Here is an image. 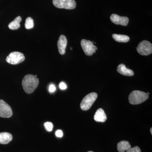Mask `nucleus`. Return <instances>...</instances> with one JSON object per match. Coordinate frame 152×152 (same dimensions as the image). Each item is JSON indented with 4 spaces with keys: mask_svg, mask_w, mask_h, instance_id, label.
<instances>
[{
    "mask_svg": "<svg viewBox=\"0 0 152 152\" xmlns=\"http://www.w3.org/2000/svg\"><path fill=\"white\" fill-rule=\"evenodd\" d=\"M39 84V79L32 75H27L24 77L22 86L25 92L31 94L34 92Z\"/></svg>",
    "mask_w": 152,
    "mask_h": 152,
    "instance_id": "1",
    "label": "nucleus"
},
{
    "mask_svg": "<svg viewBox=\"0 0 152 152\" xmlns=\"http://www.w3.org/2000/svg\"><path fill=\"white\" fill-rule=\"evenodd\" d=\"M149 98V96L147 93L142 91H134L130 94L129 100L132 104H139L144 102Z\"/></svg>",
    "mask_w": 152,
    "mask_h": 152,
    "instance_id": "2",
    "label": "nucleus"
},
{
    "mask_svg": "<svg viewBox=\"0 0 152 152\" xmlns=\"http://www.w3.org/2000/svg\"><path fill=\"white\" fill-rule=\"evenodd\" d=\"M97 97V94L95 92L91 93L86 95L82 100L80 104L81 109L84 111L89 110Z\"/></svg>",
    "mask_w": 152,
    "mask_h": 152,
    "instance_id": "3",
    "label": "nucleus"
},
{
    "mask_svg": "<svg viewBox=\"0 0 152 152\" xmlns=\"http://www.w3.org/2000/svg\"><path fill=\"white\" fill-rule=\"evenodd\" d=\"M25 56L23 53L13 52L10 53L6 58V61L12 65H17L23 63L25 60Z\"/></svg>",
    "mask_w": 152,
    "mask_h": 152,
    "instance_id": "4",
    "label": "nucleus"
},
{
    "mask_svg": "<svg viewBox=\"0 0 152 152\" xmlns=\"http://www.w3.org/2000/svg\"><path fill=\"white\" fill-rule=\"evenodd\" d=\"M53 3L58 8L66 10H73L77 6L75 0H53Z\"/></svg>",
    "mask_w": 152,
    "mask_h": 152,
    "instance_id": "5",
    "label": "nucleus"
},
{
    "mask_svg": "<svg viewBox=\"0 0 152 152\" xmlns=\"http://www.w3.org/2000/svg\"><path fill=\"white\" fill-rule=\"evenodd\" d=\"M137 51L142 56H148L152 53V45L149 41L144 40L139 44Z\"/></svg>",
    "mask_w": 152,
    "mask_h": 152,
    "instance_id": "6",
    "label": "nucleus"
},
{
    "mask_svg": "<svg viewBox=\"0 0 152 152\" xmlns=\"http://www.w3.org/2000/svg\"><path fill=\"white\" fill-rule=\"evenodd\" d=\"M81 45L85 54L88 56H92L97 50V48L94 45L93 42L85 39L81 41Z\"/></svg>",
    "mask_w": 152,
    "mask_h": 152,
    "instance_id": "7",
    "label": "nucleus"
},
{
    "mask_svg": "<svg viewBox=\"0 0 152 152\" xmlns=\"http://www.w3.org/2000/svg\"><path fill=\"white\" fill-rule=\"evenodd\" d=\"M13 115L10 106L3 100H0V117L9 118Z\"/></svg>",
    "mask_w": 152,
    "mask_h": 152,
    "instance_id": "8",
    "label": "nucleus"
},
{
    "mask_svg": "<svg viewBox=\"0 0 152 152\" xmlns=\"http://www.w3.org/2000/svg\"><path fill=\"white\" fill-rule=\"evenodd\" d=\"M110 18L111 21L116 25L126 26L129 23V19L126 17L120 16L116 14H113L111 15Z\"/></svg>",
    "mask_w": 152,
    "mask_h": 152,
    "instance_id": "9",
    "label": "nucleus"
},
{
    "mask_svg": "<svg viewBox=\"0 0 152 152\" xmlns=\"http://www.w3.org/2000/svg\"><path fill=\"white\" fill-rule=\"evenodd\" d=\"M67 45V39L66 37L63 35L60 36L58 41V50L60 54L63 55L65 54Z\"/></svg>",
    "mask_w": 152,
    "mask_h": 152,
    "instance_id": "10",
    "label": "nucleus"
},
{
    "mask_svg": "<svg viewBox=\"0 0 152 152\" xmlns=\"http://www.w3.org/2000/svg\"><path fill=\"white\" fill-rule=\"evenodd\" d=\"M94 119L96 121L98 122L104 123L106 121L107 117L103 109H98L95 114Z\"/></svg>",
    "mask_w": 152,
    "mask_h": 152,
    "instance_id": "11",
    "label": "nucleus"
},
{
    "mask_svg": "<svg viewBox=\"0 0 152 152\" xmlns=\"http://www.w3.org/2000/svg\"><path fill=\"white\" fill-rule=\"evenodd\" d=\"M117 70L118 72L123 75L132 76L134 74L133 71L127 68L124 64H121L118 66Z\"/></svg>",
    "mask_w": 152,
    "mask_h": 152,
    "instance_id": "12",
    "label": "nucleus"
},
{
    "mask_svg": "<svg viewBox=\"0 0 152 152\" xmlns=\"http://www.w3.org/2000/svg\"><path fill=\"white\" fill-rule=\"evenodd\" d=\"M12 140V136L10 133L8 132L0 133V144H7Z\"/></svg>",
    "mask_w": 152,
    "mask_h": 152,
    "instance_id": "13",
    "label": "nucleus"
},
{
    "mask_svg": "<svg viewBox=\"0 0 152 152\" xmlns=\"http://www.w3.org/2000/svg\"><path fill=\"white\" fill-rule=\"evenodd\" d=\"M131 148L130 144L127 141H121L118 143L117 149L119 152H124Z\"/></svg>",
    "mask_w": 152,
    "mask_h": 152,
    "instance_id": "14",
    "label": "nucleus"
},
{
    "mask_svg": "<svg viewBox=\"0 0 152 152\" xmlns=\"http://www.w3.org/2000/svg\"><path fill=\"white\" fill-rule=\"evenodd\" d=\"M22 21V18L20 16H18L14 19V20L11 22L8 25V27L10 30H18L20 27V23Z\"/></svg>",
    "mask_w": 152,
    "mask_h": 152,
    "instance_id": "15",
    "label": "nucleus"
},
{
    "mask_svg": "<svg viewBox=\"0 0 152 152\" xmlns=\"http://www.w3.org/2000/svg\"><path fill=\"white\" fill-rule=\"evenodd\" d=\"M112 37L115 41L119 42H127L130 40V38L129 36L124 35L113 34L112 35Z\"/></svg>",
    "mask_w": 152,
    "mask_h": 152,
    "instance_id": "16",
    "label": "nucleus"
},
{
    "mask_svg": "<svg viewBox=\"0 0 152 152\" xmlns=\"http://www.w3.org/2000/svg\"><path fill=\"white\" fill-rule=\"evenodd\" d=\"M25 27L27 29H31L34 27V21L32 18L28 17L25 21Z\"/></svg>",
    "mask_w": 152,
    "mask_h": 152,
    "instance_id": "17",
    "label": "nucleus"
},
{
    "mask_svg": "<svg viewBox=\"0 0 152 152\" xmlns=\"http://www.w3.org/2000/svg\"><path fill=\"white\" fill-rule=\"evenodd\" d=\"M44 125H45V128L46 129L48 132H51L53 130V124L51 122H47L45 123Z\"/></svg>",
    "mask_w": 152,
    "mask_h": 152,
    "instance_id": "18",
    "label": "nucleus"
},
{
    "mask_svg": "<svg viewBox=\"0 0 152 152\" xmlns=\"http://www.w3.org/2000/svg\"><path fill=\"white\" fill-rule=\"evenodd\" d=\"M126 152H141V151L139 147L135 146L134 148H131Z\"/></svg>",
    "mask_w": 152,
    "mask_h": 152,
    "instance_id": "19",
    "label": "nucleus"
},
{
    "mask_svg": "<svg viewBox=\"0 0 152 152\" xmlns=\"http://www.w3.org/2000/svg\"><path fill=\"white\" fill-rule=\"evenodd\" d=\"M56 135L58 137H62L63 136V133L62 131L61 130H57L56 132Z\"/></svg>",
    "mask_w": 152,
    "mask_h": 152,
    "instance_id": "20",
    "label": "nucleus"
},
{
    "mask_svg": "<svg viewBox=\"0 0 152 152\" xmlns=\"http://www.w3.org/2000/svg\"><path fill=\"white\" fill-rule=\"evenodd\" d=\"M56 90V88L54 85L52 84L49 87V91L50 92L53 93Z\"/></svg>",
    "mask_w": 152,
    "mask_h": 152,
    "instance_id": "21",
    "label": "nucleus"
},
{
    "mask_svg": "<svg viewBox=\"0 0 152 152\" xmlns=\"http://www.w3.org/2000/svg\"><path fill=\"white\" fill-rule=\"evenodd\" d=\"M59 88L61 89L65 90L66 89L67 86L66 84L64 82H61L59 84Z\"/></svg>",
    "mask_w": 152,
    "mask_h": 152,
    "instance_id": "22",
    "label": "nucleus"
},
{
    "mask_svg": "<svg viewBox=\"0 0 152 152\" xmlns=\"http://www.w3.org/2000/svg\"><path fill=\"white\" fill-rule=\"evenodd\" d=\"M152 128H151V129H150V132H151V134H152Z\"/></svg>",
    "mask_w": 152,
    "mask_h": 152,
    "instance_id": "23",
    "label": "nucleus"
},
{
    "mask_svg": "<svg viewBox=\"0 0 152 152\" xmlns=\"http://www.w3.org/2000/svg\"><path fill=\"white\" fill-rule=\"evenodd\" d=\"M88 152H94L91 151H88Z\"/></svg>",
    "mask_w": 152,
    "mask_h": 152,
    "instance_id": "24",
    "label": "nucleus"
}]
</instances>
